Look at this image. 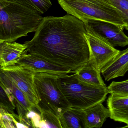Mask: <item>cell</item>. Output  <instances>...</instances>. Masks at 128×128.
I'll return each mask as SVG.
<instances>
[{"instance_id": "obj_1", "label": "cell", "mask_w": 128, "mask_h": 128, "mask_svg": "<svg viewBox=\"0 0 128 128\" xmlns=\"http://www.w3.org/2000/svg\"><path fill=\"white\" fill-rule=\"evenodd\" d=\"M35 32L27 53L74 72L90 60L85 24L73 16L43 18Z\"/></svg>"}, {"instance_id": "obj_2", "label": "cell", "mask_w": 128, "mask_h": 128, "mask_svg": "<svg viewBox=\"0 0 128 128\" xmlns=\"http://www.w3.org/2000/svg\"><path fill=\"white\" fill-rule=\"evenodd\" d=\"M17 0H0V42H14L36 32L43 18Z\"/></svg>"}, {"instance_id": "obj_3", "label": "cell", "mask_w": 128, "mask_h": 128, "mask_svg": "<svg viewBox=\"0 0 128 128\" xmlns=\"http://www.w3.org/2000/svg\"><path fill=\"white\" fill-rule=\"evenodd\" d=\"M60 89L71 107L84 110L102 103L108 94L107 87L99 86L82 81L74 73L58 76Z\"/></svg>"}, {"instance_id": "obj_4", "label": "cell", "mask_w": 128, "mask_h": 128, "mask_svg": "<svg viewBox=\"0 0 128 128\" xmlns=\"http://www.w3.org/2000/svg\"><path fill=\"white\" fill-rule=\"evenodd\" d=\"M58 2L67 14L84 23L90 20H100L125 27L120 12L110 0H58Z\"/></svg>"}, {"instance_id": "obj_5", "label": "cell", "mask_w": 128, "mask_h": 128, "mask_svg": "<svg viewBox=\"0 0 128 128\" xmlns=\"http://www.w3.org/2000/svg\"><path fill=\"white\" fill-rule=\"evenodd\" d=\"M59 75L36 72L34 81L39 100L36 108L48 111L59 117L71 106L60 89Z\"/></svg>"}, {"instance_id": "obj_6", "label": "cell", "mask_w": 128, "mask_h": 128, "mask_svg": "<svg viewBox=\"0 0 128 128\" xmlns=\"http://www.w3.org/2000/svg\"><path fill=\"white\" fill-rule=\"evenodd\" d=\"M0 71L24 94L30 104L36 108L39 100L34 81L36 72L17 64L0 68Z\"/></svg>"}, {"instance_id": "obj_7", "label": "cell", "mask_w": 128, "mask_h": 128, "mask_svg": "<svg viewBox=\"0 0 128 128\" xmlns=\"http://www.w3.org/2000/svg\"><path fill=\"white\" fill-rule=\"evenodd\" d=\"M85 27L86 30L85 36L90 48V58L101 72L120 51L114 48L86 26Z\"/></svg>"}, {"instance_id": "obj_8", "label": "cell", "mask_w": 128, "mask_h": 128, "mask_svg": "<svg viewBox=\"0 0 128 128\" xmlns=\"http://www.w3.org/2000/svg\"><path fill=\"white\" fill-rule=\"evenodd\" d=\"M85 26L114 47L128 45V36L123 32L124 27L100 20H90Z\"/></svg>"}, {"instance_id": "obj_9", "label": "cell", "mask_w": 128, "mask_h": 128, "mask_svg": "<svg viewBox=\"0 0 128 128\" xmlns=\"http://www.w3.org/2000/svg\"><path fill=\"white\" fill-rule=\"evenodd\" d=\"M0 86L8 94L15 106L22 127H33L32 124L28 119L27 115L34 107L28 101L24 94L4 73L0 71Z\"/></svg>"}, {"instance_id": "obj_10", "label": "cell", "mask_w": 128, "mask_h": 128, "mask_svg": "<svg viewBox=\"0 0 128 128\" xmlns=\"http://www.w3.org/2000/svg\"><path fill=\"white\" fill-rule=\"evenodd\" d=\"M17 64L28 67L36 72H49L58 74L75 72L71 70L50 62L40 57L27 53L26 51Z\"/></svg>"}, {"instance_id": "obj_11", "label": "cell", "mask_w": 128, "mask_h": 128, "mask_svg": "<svg viewBox=\"0 0 128 128\" xmlns=\"http://www.w3.org/2000/svg\"><path fill=\"white\" fill-rule=\"evenodd\" d=\"M27 48L25 43L0 42V68L17 64Z\"/></svg>"}, {"instance_id": "obj_12", "label": "cell", "mask_w": 128, "mask_h": 128, "mask_svg": "<svg viewBox=\"0 0 128 128\" xmlns=\"http://www.w3.org/2000/svg\"><path fill=\"white\" fill-rule=\"evenodd\" d=\"M128 71V48L120 51L117 56L101 70L105 80L123 76Z\"/></svg>"}, {"instance_id": "obj_13", "label": "cell", "mask_w": 128, "mask_h": 128, "mask_svg": "<svg viewBox=\"0 0 128 128\" xmlns=\"http://www.w3.org/2000/svg\"><path fill=\"white\" fill-rule=\"evenodd\" d=\"M110 118L128 125V96L112 94L107 100Z\"/></svg>"}, {"instance_id": "obj_14", "label": "cell", "mask_w": 128, "mask_h": 128, "mask_svg": "<svg viewBox=\"0 0 128 128\" xmlns=\"http://www.w3.org/2000/svg\"><path fill=\"white\" fill-rule=\"evenodd\" d=\"M98 103L84 110L85 128H100L110 114L108 108Z\"/></svg>"}, {"instance_id": "obj_15", "label": "cell", "mask_w": 128, "mask_h": 128, "mask_svg": "<svg viewBox=\"0 0 128 128\" xmlns=\"http://www.w3.org/2000/svg\"><path fill=\"white\" fill-rule=\"evenodd\" d=\"M93 60H90L75 71L76 77L82 81L99 86L107 87Z\"/></svg>"}, {"instance_id": "obj_16", "label": "cell", "mask_w": 128, "mask_h": 128, "mask_svg": "<svg viewBox=\"0 0 128 128\" xmlns=\"http://www.w3.org/2000/svg\"><path fill=\"white\" fill-rule=\"evenodd\" d=\"M59 118L62 128H85L84 110L70 107Z\"/></svg>"}, {"instance_id": "obj_17", "label": "cell", "mask_w": 128, "mask_h": 128, "mask_svg": "<svg viewBox=\"0 0 128 128\" xmlns=\"http://www.w3.org/2000/svg\"><path fill=\"white\" fill-rule=\"evenodd\" d=\"M0 128H13L22 127L18 115L10 113L0 108Z\"/></svg>"}, {"instance_id": "obj_18", "label": "cell", "mask_w": 128, "mask_h": 128, "mask_svg": "<svg viewBox=\"0 0 128 128\" xmlns=\"http://www.w3.org/2000/svg\"><path fill=\"white\" fill-rule=\"evenodd\" d=\"M17 1L41 14L46 12L52 6L50 0H17Z\"/></svg>"}, {"instance_id": "obj_19", "label": "cell", "mask_w": 128, "mask_h": 128, "mask_svg": "<svg viewBox=\"0 0 128 128\" xmlns=\"http://www.w3.org/2000/svg\"><path fill=\"white\" fill-rule=\"evenodd\" d=\"M38 110L40 112L44 128H62L59 116L48 111L42 109Z\"/></svg>"}, {"instance_id": "obj_20", "label": "cell", "mask_w": 128, "mask_h": 128, "mask_svg": "<svg viewBox=\"0 0 128 128\" xmlns=\"http://www.w3.org/2000/svg\"><path fill=\"white\" fill-rule=\"evenodd\" d=\"M108 94L128 96V79L120 82H113L107 87Z\"/></svg>"}, {"instance_id": "obj_21", "label": "cell", "mask_w": 128, "mask_h": 128, "mask_svg": "<svg viewBox=\"0 0 128 128\" xmlns=\"http://www.w3.org/2000/svg\"><path fill=\"white\" fill-rule=\"evenodd\" d=\"M112 4L120 12L125 24V29L128 30V0H110Z\"/></svg>"}, {"instance_id": "obj_22", "label": "cell", "mask_w": 128, "mask_h": 128, "mask_svg": "<svg viewBox=\"0 0 128 128\" xmlns=\"http://www.w3.org/2000/svg\"><path fill=\"white\" fill-rule=\"evenodd\" d=\"M0 108L11 114H14V110L16 108L8 94L0 86Z\"/></svg>"}, {"instance_id": "obj_23", "label": "cell", "mask_w": 128, "mask_h": 128, "mask_svg": "<svg viewBox=\"0 0 128 128\" xmlns=\"http://www.w3.org/2000/svg\"><path fill=\"white\" fill-rule=\"evenodd\" d=\"M126 127H128V125H126V126H124V127H123V128H126Z\"/></svg>"}]
</instances>
